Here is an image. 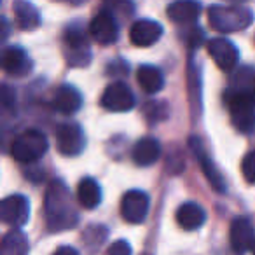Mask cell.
<instances>
[{"instance_id":"cell-1","label":"cell","mask_w":255,"mask_h":255,"mask_svg":"<svg viewBox=\"0 0 255 255\" xmlns=\"http://www.w3.org/2000/svg\"><path fill=\"white\" fill-rule=\"evenodd\" d=\"M44 217L49 231L60 233L77 226V210L72 201L70 191L61 180H53L46 189L44 198Z\"/></svg>"},{"instance_id":"cell-2","label":"cell","mask_w":255,"mask_h":255,"mask_svg":"<svg viewBox=\"0 0 255 255\" xmlns=\"http://www.w3.org/2000/svg\"><path fill=\"white\" fill-rule=\"evenodd\" d=\"M208 23L217 32L234 33L254 23V12L243 5H212L208 9Z\"/></svg>"},{"instance_id":"cell-3","label":"cell","mask_w":255,"mask_h":255,"mask_svg":"<svg viewBox=\"0 0 255 255\" xmlns=\"http://www.w3.org/2000/svg\"><path fill=\"white\" fill-rule=\"evenodd\" d=\"M226 105L231 121L240 131H250L255 126V93L252 89H229L226 93Z\"/></svg>"},{"instance_id":"cell-4","label":"cell","mask_w":255,"mask_h":255,"mask_svg":"<svg viewBox=\"0 0 255 255\" xmlns=\"http://www.w3.org/2000/svg\"><path fill=\"white\" fill-rule=\"evenodd\" d=\"M49 149L46 135L39 129H26L18 135L12 142L11 154L18 163H35L39 161Z\"/></svg>"},{"instance_id":"cell-5","label":"cell","mask_w":255,"mask_h":255,"mask_svg":"<svg viewBox=\"0 0 255 255\" xmlns=\"http://www.w3.org/2000/svg\"><path fill=\"white\" fill-rule=\"evenodd\" d=\"M30 217V203L25 196L12 194L0 201V220L14 229L25 226Z\"/></svg>"},{"instance_id":"cell-6","label":"cell","mask_w":255,"mask_h":255,"mask_svg":"<svg viewBox=\"0 0 255 255\" xmlns=\"http://www.w3.org/2000/svg\"><path fill=\"white\" fill-rule=\"evenodd\" d=\"M100 103L110 112H128L135 107V95L124 82H112L105 88Z\"/></svg>"},{"instance_id":"cell-7","label":"cell","mask_w":255,"mask_h":255,"mask_svg":"<svg viewBox=\"0 0 255 255\" xmlns=\"http://www.w3.org/2000/svg\"><path fill=\"white\" fill-rule=\"evenodd\" d=\"M56 149L63 156H77L84 149V133L77 123L60 124L56 129Z\"/></svg>"},{"instance_id":"cell-8","label":"cell","mask_w":255,"mask_h":255,"mask_svg":"<svg viewBox=\"0 0 255 255\" xmlns=\"http://www.w3.org/2000/svg\"><path fill=\"white\" fill-rule=\"evenodd\" d=\"M149 212V196L143 191H128L121 199V215L126 222L140 224Z\"/></svg>"},{"instance_id":"cell-9","label":"cell","mask_w":255,"mask_h":255,"mask_svg":"<svg viewBox=\"0 0 255 255\" xmlns=\"http://www.w3.org/2000/svg\"><path fill=\"white\" fill-rule=\"evenodd\" d=\"M89 33L91 37L102 46H109L114 44L119 37V26L114 18V14L107 9L100 11L95 18L91 19V25H89Z\"/></svg>"},{"instance_id":"cell-10","label":"cell","mask_w":255,"mask_h":255,"mask_svg":"<svg viewBox=\"0 0 255 255\" xmlns=\"http://www.w3.org/2000/svg\"><path fill=\"white\" fill-rule=\"evenodd\" d=\"M208 54L212 56V60L215 61V65L224 72H231L238 65L240 60V53H238L236 46L233 42H229L227 39H212L206 44Z\"/></svg>"},{"instance_id":"cell-11","label":"cell","mask_w":255,"mask_h":255,"mask_svg":"<svg viewBox=\"0 0 255 255\" xmlns=\"http://www.w3.org/2000/svg\"><path fill=\"white\" fill-rule=\"evenodd\" d=\"M63 46L67 51V60L72 65H86L89 61V46L81 28H67L63 37Z\"/></svg>"},{"instance_id":"cell-12","label":"cell","mask_w":255,"mask_h":255,"mask_svg":"<svg viewBox=\"0 0 255 255\" xmlns=\"http://www.w3.org/2000/svg\"><path fill=\"white\" fill-rule=\"evenodd\" d=\"M229 240L231 247L238 254H243V252L254 248L255 245V231L252 226L250 219L247 217H236L231 224L229 229Z\"/></svg>"},{"instance_id":"cell-13","label":"cell","mask_w":255,"mask_h":255,"mask_svg":"<svg viewBox=\"0 0 255 255\" xmlns=\"http://www.w3.org/2000/svg\"><path fill=\"white\" fill-rule=\"evenodd\" d=\"M163 37V26L154 19H138L129 28V40L138 47H149Z\"/></svg>"},{"instance_id":"cell-14","label":"cell","mask_w":255,"mask_h":255,"mask_svg":"<svg viewBox=\"0 0 255 255\" xmlns=\"http://www.w3.org/2000/svg\"><path fill=\"white\" fill-rule=\"evenodd\" d=\"M28 68L30 61L21 47L11 46L0 51V70L11 75H23L28 74Z\"/></svg>"},{"instance_id":"cell-15","label":"cell","mask_w":255,"mask_h":255,"mask_svg":"<svg viewBox=\"0 0 255 255\" xmlns=\"http://www.w3.org/2000/svg\"><path fill=\"white\" fill-rule=\"evenodd\" d=\"M168 18L178 25H192L199 18L201 5L198 0H175L168 5Z\"/></svg>"},{"instance_id":"cell-16","label":"cell","mask_w":255,"mask_h":255,"mask_svg":"<svg viewBox=\"0 0 255 255\" xmlns=\"http://www.w3.org/2000/svg\"><path fill=\"white\" fill-rule=\"evenodd\" d=\"M191 149L194 150L196 157H198V163L199 166H201L203 173H205V177L208 178V182L212 184V187L215 189L217 192H224L226 191V185H224V178L222 175L217 171L215 164L212 163V159H210L208 156H206L205 149H203L201 142H199L198 138H191Z\"/></svg>"},{"instance_id":"cell-17","label":"cell","mask_w":255,"mask_h":255,"mask_svg":"<svg viewBox=\"0 0 255 255\" xmlns=\"http://www.w3.org/2000/svg\"><path fill=\"white\" fill-rule=\"evenodd\" d=\"M161 156V145L152 136H143L133 147V161L138 166H150Z\"/></svg>"},{"instance_id":"cell-18","label":"cell","mask_w":255,"mask_h":255,"mask_svg":"<svg viewBox=\"0 0 255 255\" xmlns=\"http://www.w3.org/2000/svg\"><path fill=\"white\" fill-rule=\"evenodd\" d=\"M12 11H14L16 25L21 30L32 32V30H35L40 25L39 9L32 2H28V0H16L14 5H12Z\"/></svg>"},{"instance_id":"cell-19","label":"cell","mask_w":255,"mask_h":255,"mask_svg":"<svg viewBox=\"0 0 255 255\" xmlns=\"http://www.w3.org/2000/svg\"><path fill=\"white\" fill-rule=\"evenodd\" d=\"M206 213L198 203H184L177 210V222L182 229L185 231H196L205 224Z\"/></svg>"},{"instance_id":"cell-20","label":"cell","mask_w":255,"mask_h":255,"mask_svg":"<svg viewBox=\"0 0 255 255\" xmlns=\"http://www.w3.org/2000/svg\"><path fill=\"white\" fill-rule=\"evenodd\" d=\"M54 109L61 114H74L81 109L82 105V96L81 93L77 91L72 86H60L54 93Z\"/></svg>"},{"instance_id":"cell-21","label":"cell","mask_w":255,"mask_h":255,"mask_svg":"<svg viewBox=\"0 0 255 255\" xmlns=\"http://www.w3.org/2000/svg\"><path fill=\"white\" fill-rule=\"evenodd\" d=\"M77 201L86 210H93L100 205V201H102V187H100V184L95 178L86 177L79 182Z\"/></svg>"},{"instance_id":"cell-22","label":"cell","mask_w":255,"mask_h":255,"mask_svg":"<svg viewBox=\"0 0 255 255\" xmlns=\"http://www.w3.org/2000/svg\"><path fill=\"white\" fill-rule=\"evenodd\" d=\"M136 81L142 86V89L149 95L161 91L164 86V77L161 74L159 68L152 67V65H142L136 72Z\"/></svg>"},{"instance_id":"cell-23","label":"cell","mask_w":255,"mask_h":255,"mask_svg":"<svg viewBox=\"0 0 255 255\" xmlns=\"http://www.w3.org/2000/svg\"><path fill=\"white\" fill-rule=\"evenodd\" d=\"M0 255H28V240L19 229L9 231L0 243Z\"/></svg>"},{"instance_id":"cell-24","label":"cell","mask_w":255,"mask_h":255,"mask_svg":"<svg viewBox=\"0 0 255 255\" xmlns=\"http://www.w3.org/2000/svg\"><path fill=\"white\" fill-rule=\"evenodd\" d=\"M241 173L248 184H255V150L248 152L241 161Z\"/></svg>"},{"instance_id":"cell-25","label":"cell","mask_w":255,"mask_h":255,"mask_svg":"<svg viewBox=\"0 0 255 255\" xmlns=\"http://www.w3.org/2000/svg\"><path fill=\"white\" fill-rule=\"evenodd\" d=\"M16 103V91L7 84H0V110H11Z\"/></svg>"},{"instance_id":"cell-26","label":"cell","mask_w":255,"mask_h":255,"mask_svg":"<svg viewBox=\"0 0 255 255\" xmlns=\"http://www.w3.org/2000/svg\"><path fill=\"white\" fill-rule=\"evenodd\" d=\"M131 245L126 240H117L109 247V255H131Z\"/></svg>"},{"instance_id":"cell-27","label":"cell","mask_w":255,"mask_h":255,"mask_svg":"<svg viewBox=\"0 0 255 255\" xmlns=\"http://www.w3.org/2000/svg\"><path fill=\"white\" fill-rule=\"evenodd\" d=\"M164 105H161V103H149V105L145 107V117L149 123H157V121L164 119V116L166 114H159V109H163Z\"/></svg>"},{"instance_id":"cell-28","label":"cell","mask_w":255,"mask_h":255,"mask_svg":"<svg viewBox=\"0 0 255 255\" xmlns=\"http://www.w3.org/2000/svg\"><path fill=\"white\" fill-rule=\"evenodd\" d=\"M9 35H11V23L0 16V42L7 40Z\"/></svg>"},{"instance_id":"cell-29","label":"cell","mask_w":255,"mask_h":255,"mask_svg":"<svg viewBox=\"0 0 255 255\" xmlns=\"http://www.w3.org/2000/svg\"><path fill=\"white\" fill-rule=\"evenodd\" d=\"M53 255H79V252L72 247H60Z\"/></svg>"},{"instance_id":"cell-30","label":"cell","mask_w":255,"mask_h":255,"mask_svg":"<svg viewBox=\"0 0 255 255\" xmlns=\"http://www.w3.org/2000/svg\"><path fill=\"white\" fill-rule=\"evenodd\" d=\"M252 91L255 93V77H254V82H252Z\"/></svg>"},{"instance_id":"cell-31","label":"cell","mask_w":255,"mask_h":255,"mask_svg":"<svg viewBox=\"0 0 255 255\" xmlns=\"http://www.w3.org/2000/svg\"><path fill=\"white\" fill-rule=\"evenodd\" d=\"M252 250H254V255H255V245H254V248H252Z\"/></svg>"},{"instance_id":"cell-32","label":"cell","mask_w":255,"mask_h":255,"mask_svg":"<svg viewBox=\"0 0 255 255\" xmlns=\"http://www.w3.org/2000/svg\"><path fill=\"white\" fill-rule=\"evenodd\" d=\"M0 2H2V0H0Z\"/></svg>"}]
</instances>
